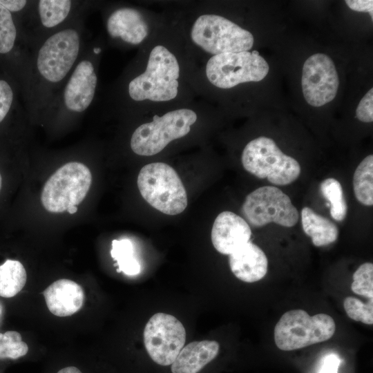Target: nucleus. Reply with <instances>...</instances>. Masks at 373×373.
Listing matches in <instances>:
<instances>
[{
    "label": "nucleus",
    "instance_id": "nucleus-5",
    "mask_svg": "<svg viewBox=\"0 0 373 373\" xmlns=\"http://www.w3.org/2000/svg\"><path fill=\"white\" fill-rule=\"evenodd\" d=\"M241 160L247 171L275 185L289 184L300 173L299 163L282 152L272 139L264 136L246 145Z\"/></svg>",
    "mask_w": 373,
    "mask_h": 373
},
{
    "label": "nucleus",
    "instance_id": "nucleus-21",
    "mask_svg": "<svg viewBox=\"0 0 373 373\" xmlns=\"http://www.w3.org/2000/svg\"><path fill=\"white\" fill-rule=\"evenodd\" d=\"M26 271L18 260L8 259L0 265V296L12 298L24 287Z\"/></svg>",
    "mask_w": 373,
    "mask_h": 373
},
{
    "label": "nucleus",
    "instance_id": "nucleus-23",
    "mask_svg": "<svg viewBox=\"0 0 373 373\" xmlns=\"http://www.w3.org/2000/svg\"><path fill=\"white\" fill-rule=\"evenodd\" d=\"M111 256L117 262V272L128 276L137 275L140 272L141 267L134 256L133 246L130 240H113Z\"/></svg>",
    "mask_w": 373,
    "mask_h": 373
},
{
    "label": "nucleus",
    "instance_id": "nucleus-1",
    "mask_svg": "<svg viewBox=\"0 0 373 373\" xmlns=\"http://www.w3.org/2000/svg\"><path fill=\"white\" fill-rule=\"evenodd\" d=\"M85 17H77L32 48L23 79L30 115H44L79 59L86 47Z\"/></svg>",
    "mask_w": 373,
    "mask_h": 373
},
{
    "label": "nucleus",
    "instance_id": "nucleus-2",
    "mask_svg": "<svg viewBox=\"0 0 373 373\" xmlns=\"http://www.w3.org/2000/svg\"><path fill=\"white\" fill-rule=\"evenodd\" d=\"M101 51L100 47L88 50L86 46L73 71L43 115L64 119L87 111L96 94L98 77L95 59Z\"/></svg>",
    "mask_w": 373,
    "mask_h": 373
},
{
    "label": "nucleus",
    "instance_id": "nucleus-25",
    "mask_svg": "<svg viewBox=\"0 0 373 373\" xmlns=\"http://www.w3.org/2000/svg\"><path fill=\"white\" fill-rule=\"evenodd\" d=\"M17 37L18 30L12 13L0 3V54L11 52Z\"/></svg>",
    "mask_w": 373,
    "mask_h": 373
},
{
    "label": "nucleus",
    "instance_id": "nucleus-35",
    "mask_svg": "<svg viewBox=\"0 0 373 373\" xmlns=\"http://www.w3.org/2000/svg\"><path fill=\"white\" fill-rule=\"evenodd\" d=\"M77 208L76 206L72 207L67 210V211L70 214L75 213V212H77Z\"/></svg>",
    "mask_w": 373,
    "mask_h": 373
},
{
    "label": "nucleus",
    "instance_id": "nucleus-7",
    "mask_svg": "<svg viewBox=\"0 0 373 373\" xmlns=\"http://www.w3.org/2000/svg\"><path fill=\"white\" fill-rule=\"evenodd\" d=\"M197 120L196 113L188 108H180L138 126L131 135L132 151L142 156H151L162 151L171 141L187 135Z\"/></svg>",
    "mask_w": 373,
    "mask_h": 373
},
{
    "label": "nucleus",
    "instance_id": "nucleus-4",
    "mask_svg": "<svg viewBox=\"0 0 373 373\" xmlns=\"http://www.w3.org/2000/svg\"><path fill=\"white\" fill-rule=\"evenodd\" d=\"M137 184L142 198L164 214L178 215L187 207L184 186L175 169L166 163L153 162L144 166Z\"/></svg>",
    "mask_w": 373,
    "mask_h": 373
},
{
    "label": "nucleus",
    "instance_id": "nucleus-22",
    "mask_svg": "<svg viewBox=\"0 0 373 373\" xmlns=\"http://www.w3.org/2000/svg\"><path fill=\"white\" fill-rule=\"evenodd\" d=\"M353 189L357 200L366 206L373 204V155L365 157L353 177Z\"/></svg>",
    "mask_w": 373,
    "mask_h": 373
},
{
    "label": "nucleus",
    "instance_id": "nucleus-24",
    "mask_svg": "<svg viewBox=\"0 0 373 373\" xmlns=\"http://www.w3.org/2000/svg\"><path fill=\"white\" fill-rule=\"evenodd\" d=\"M320 189L323 197L329 202L330 215L337 221H343L347 216V204L340 182L334 178L324 180Z\"/></svg>",
    "mask_w": 373,
    "mask_h": 373
},
{
    "label": "nucleus",
    "instance_id": "nucleus-31",
    "mask_svg": "<svg viewBox=\"0 0 373 373\" xmlns=\"http://www.w3.org/2000/svg\"><path fill=\"white\" fill-rule=\"evenodd\" d=\"M32 1L0 0V3L12 13L26 12L30 7Z\"/></svg>",
    "mask_w": 373,
    "mask_h": 373
},
{
    "label": "nucleus",
    "instance_id": "nucleus-17",
    "mask_svg": "<svg viewBox=\"0 0 373 373\" xmlns=\"http://www.w3.org/2000/svg\"><path fill=\"white\" fill-rule=\"evenodd\" d=\"M43 295L49 311L59 317L77 312L85 298L82 287L69 279L55 281L43 291Z\"/></svg>",
    "mask_w": 373,
    "mask_h": 373
},
{
    "label": "nucleus",
    "instance_id": "nucleus-34",
    "mask_svg": "<svg viewBox=\"0 0 373 373\" xmlns=\"http://www.w3.org/2000/svg\"><path fill=\"white\" fill-rule=\"evenodd\" d=\"M57 373H82V372L75 366H68L59 370Z\"/></svg>",
    "mask_w": 373,
    "mask_h": 373
},
{
    "label": "nucleus",
    "instance_id": "nucleus-11",
    "mask_svg": "<svg viewBox=\"0 0 373 373\" xmlns=\"http://www.w3.org/2000/svg\"><path fill=\"white\" fill-rule=\"evenodd\" d=\"M241 213L249 225L254 227L271 222L291 227L299 216L289 197L273 186H261L251 192L243 202Z\"/></svg>",
    "mask_w": 373,
    "mask_h": 373
},
{
    "label": "nucleus",
    "instance_id": "nucleus-14",
    "mask_svg": "<svg viewBox=\"0 0 373 373\" xmlns=\"http://www.w3.org/2000/svg\"><path fill=\"white\" fill-rule=\"evenodd\" d=\"M302 89L307 102L315 107L332 101L338 91L339 80L332 59L323 53H316L305 61L302 74Z\"/></svg>",
    "mask_w": 373,
    "mask_h": 373
},
{
    "label": "nucleus",
    "instance_id": "nucleus-10",
    "mask_svg": "<svg viewBox=\"0 0 373 373\" xmlns=\"http://www.w3.org/2000/svg\"><path fill=\"white\" fill-rule=\"evenodd\" d=\"M269 70L257 50L228 52L213 55L206 66L209 81L220 88H230L241 83L259 82Z\"/></svg>",
    "mask_w": 373,
    "mask_h": 373
},
{
    "label": "nucleus",
    "instance_id": "nucleus-28",
    "mask_svg": "<svg viewBox=\"0 0 373 373\" xmlns=\"http://www.w3.org/2000/svg\"><path fill=\"white\" fill-rule=\"evenodd\" d=\"M354 293L373 298V264L365 262L362 264L353 274V282L351 285Z\"/></svg>",
    "mask_w": 373,
    "mask_h": 373
},
{
    "label": "nucleus",
    "instance_id": "nucleus-16",
    "mask_svg": "<svg viewBox=\"0 0 373 373\" xmlns=\"http://www.w3.org/2000/svg\"><path fill=\"white\" fill-rule=\"evenodd\" d=\"M106 30L113 39L132 45L140 44L147 36L148 26L141 13L133 8L115 9L106 20Z\"/></svg>",
    "mask_w": 373,
    "mask_h": 373
},
{
    "label": "nucleus",
    "instance_id": "nucleus-3",
    "mask_svg": "<svg viewBox=\"0 0 373 373\" xmlns=\"http://www.w3.org/2000/svg\"><path fill=\"white\" fill-rule=\"evenodd\" d=\"M179 76L175 55L166 47L156 46L151 51L145 71L129 82L128 96L135 102L170 101L178 95Z\"/></svg>",
    "mask_w": 373,
    "mask_h": 373
},
{
    "label": "nucleus",
    "instance_id": "nucleus-30",
    "mask_svg": "<svg viewBox=\"0 0 373 373\" xmlns=\"http://www.w3.org/2000/svg\"><path fill=\"white\" fill-rule=\"evenodd\" d=\"M356 117L363 122L373 121V89L370 88L360 101L356 110Z\"/></svg>",
    "mask_w": 373,
    "mask_h": 373
},
{
    "label": "nucleus",
    "instance_id": "nucleus-18",
    "mask_svg": "<svg viewBox=\"0 0 373 373\" xmlns=\"http://www.w3.org/2000/svg\"><path fill=\"white\" fill-rule=\"evenodd\" d=\"M229 262L236 278L246 283H254L267 274L268 261L264 251L251 241L229 255Z\"/></svg>",
    "mask_w": 373,
    "mask_h": 373
},
{
    "label": "nucleus",
    "instance_id": "nucleus-29",
    "mask_svg": "<svg viewBox=\"0 0 373 373\" xmlns=\"http://www.w3.org/2000/svg\"><path fill=\"white\" fill-rule=\"evenodd\" d=\"M15 93L11 85L0 79V124L6 117L14 103Z\"/></svg>",
    "mask_w": 373,
    "mask_h": 373
},
{
    "label": "nucleus",
    "instance_id": "nucleus-37",
    "mask_svg": "<svg viewBox=\"0 0 373 373\" xmlns=\"http://www.w3.org/2000/svg\"><path fill=\"white\" fill-rule=\"evenodd\" d=\"M1 307H0V314H1Z\"/></svg>",
    "mask_w": 373,
    "mask_h": 373
},
{
    "label": "nucleus",
    "instance_id": "nucleus-13",
    "mask_svg": "<svg viewBox=\"0 0 373 373\" xmlns=\"http://www.w3.org/2000/svg\"><path fill=\"white\" fill-rule=\"evenodd\" d=\"M87 1L73 0L32 1L27 12L30 20L28 39L30 48L52 32L87 14Z\"/></svg>",
    "mask_w": 373,
    "mask_h": 373
},
{
    "label": "nucleus",
    "instance_id": "nucleus-20",
    "mask_svg": "<svg viewBox=\"0 0 373 373\" xmlns=\"http://www.w3.org/2000/svg\"><path fill=\"white\" fill-rule=\"evenodd\" d=\"M301 222L304 232L311 237L314 245L322 247L336 241L338 229L329 219L318 215L305 207L301 211Z\"/></svg>",
    "mask_w": 373,
    "mask_h": 373
},
{
    "label": "nucleus",
    "instance_id": "nucleus-36",
    "mask_svg": "<svg viewBox=\"0 0 373 373\" xmlns=\"http://www.w3.org/2000/svg\"><path fill=\"white\" fill-rule=\"evenodd\" d=\"M1 186H2V178H1V173H0V191H1Z\"/></svg>",
    "mask_w": 373,
    "mask_h": 373
},
{
    "label": "nucleus",
    "instance_id": "nucleus-32",
    "mask_svg": "<svg viewBox=\"0 0 373 373\" xmlns=\"http://www.w3.org/2000/svg\"><path fill=\"white\" fill-rule=\"evenodd\" d=\"M347 6L357 12H368L373 19V1L372 0H347Z\"/></svg>",
    "mask_w": 373,
    "mask_h": 373
},
{
    "label": "nucleus",
    "instance_id": "nucleus-6",
    "mask_svg": "<svg viewBox=\"0 0 373 373\" xmlns=\"http://www.w3.org/2000/svg\"><path fill=\"white\" fill-rule=\"evenodd\" d=\"M336 331L334 319L326 314L312 316L303 309H292L280 317L274 328L276 346L291 351L331 338Z\"/></svg>",
    "mask_w": 373,
    "mask_h": 373
},
{
    "label": "nucleus",
    "instance_id": "nucleus-9",
    "mask_svg": "<svg viewBox=\"0 0 373 373\" xmlns=\"http://www.w3.org/2000/svg\"><path fill=\"white\" fill-rule=\"evenodd\" d=\"M191 37L196 45L214 55L248 51L254 41L250 32L213 14L202 15L195 20Z\"/></svg>",
    "mask_w": 373,
    "mask_h": 373
},
{
    "label": "nucleus",
    "instance_id": "nucleus-33",
    "mask_svg": "<svg viewBox=\"0 0 373 373\" xmlns=\"http://www.w3.org/2000/svg\"><path fill=\"white\" fill-rule=\"evenodd\" d=\"M339 363L340 361L336 355H329L325 358L319 373H338Z\"/></svg>",
    "mask_w": 373,
    "mask_h": 373
},
{
    "label": "nucleus",
    "instance_id": "nucleus-26",
    "mask_svg": "<svg viewBox=\"0 0 373 373\" xmlns=\"http://www.w3.org/2000/svg\"><path fill=\"white\" fill-rule=\"evenodd\" d=\"M28 352V345L16 331L0 333V359H17Z\"/></svg>",
    "mask_w": 373,
    "mask_h": 373
},
{
    "label": "nucleus",
    "instance_id": "nucleus-12",
    "mask_svg": "<svg viewBox=\"0 0 373 373\" xmlns=\"http://www.w3.org/2000/svg\"><path fill=\"white\" fill-rule=\"evenodd\" d=\"M144 343L151 358L162 366L171 365L186 341V330L175 316L165 313L153 315L144 329Z\"/></svg>",
    "mask_w": 373,
    "mask_h": 373
},
{
    "label": "nucleus",
    "instance_id": "nucleus-19",
    "mask_svg": "<svg viewBox=\"0 0 373 373\" xmlns=\"http://www.w3.org/2000/svg\"><path fill=\"white\" fill-rule=\"evenodd\" d=\"M215 341H194L183 347L171 364L172 373H198L218 355Z\"/></svg>",
    "mask_w": 373,
    "mask_h": 373
},
{
    "label": "nucleus",
    "instance_id": "nucleus-8",
    "mask_svg": "<svg viewBox=\"0 0 373 373\" xmlns=\"http://www.w3.org/2000/svg\"><path fill=\"white\" fill-rule=\"evenodd\" d=\"M91 182V173L85 164L68 162L59 167L44 184L41 195L42 205L51 213L67 211L83 201Z\"/></svg>",
    "mask_w": 373,
    "mask_h": 373
},
{
    "label": "nucleus",
    "instance_id": "nucleus-15",
    "mask_svg": "<svg viewBox=\"0 0 373 373\" xmlns=\"http://www.w3.org/2000/svg\"><path fill=\"white\" fill-rule=\"evenodd\" d=\"M251 236V228L246 220L228 211L218 214L214 220L211 233L214 248L224 255H230L250 241Z\"/></svg>",
    "mask_w": 373,
    "mask_h": 373
},
{
    "label": "nucleus",
    "instance_id": "nucleus-27",
    "mask_svg": "<svg viewBox=\"0 0 373 373\" xmlns=\"http://www.w3.org/2000/svg\"><path fill=\"white\" fill-rule=\"evenodd\" d=\"M373 298L365 303L353 296H347L343 302V307L347 316L356 321L367 325L373 324Z\"/></svg>",
    "mask_w": 373,
    "mask_h": 373
}]
</instances>
